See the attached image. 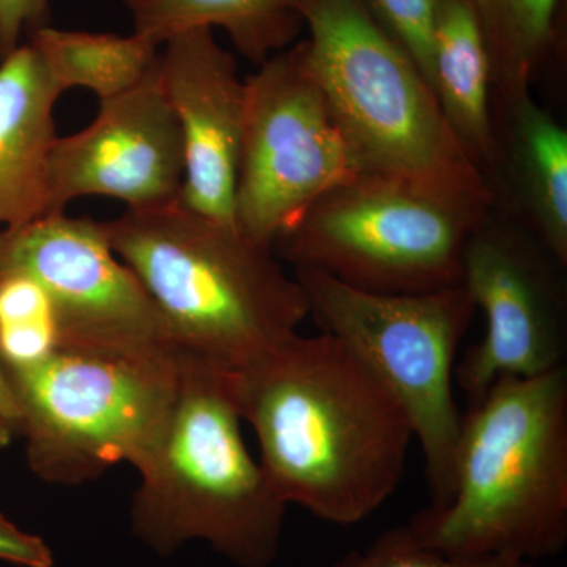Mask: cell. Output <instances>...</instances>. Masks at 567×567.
<instances>
[{
    "instance_id": "cell-1",
    "label": "cell",
    "mask_w": 567,
    "mask_h": 567,
    "mask_svg": "<svg viewBox=\"0 0 567 567\" xmlns=\"http://www.w3.org/2000/svg\"><path fill=\"white\" fill-rule=\"evenodd\" d=\"M241 420L287 505L354 525L385 505L415 442L404 406L379 375L328 333H297L233 371Z\"/></svg>"
},
{
    "instance_id": "cell-2",
    "label": "cell",
    "mask_w": 567,
    "mask_h": 567,
    "mask_svg": "<svg viewBox=\"0 0 567 567\" xmlns=\"http://www.w3.org/2000/svg\"><path fill=\"white\" fill-rule=\"evenodd\" d=\"M409 527L456 557L539 561L567 544V368L506 377L462 415L453 494Z\"/></svg>"
},
{
    "instance_id": "cell-3",
    "label": "cell",
    "mask_w": 567,
    "mask_h": 567,
    "mask_svg": "<svg viewBox=\"0 0 567 567\" xmlns=\"http://www.w3.org/2000/svg\"><path fill=\"white\" fill-rule=\"evenodd\" d=\"M104 226L182 352L240 371L297 334L309 317L297 278L271 246L237 223L207 218L177 200L125 210Z\"/></svg>"
},
{
    "instance_id": "cell-4",
    "label": "cell",
    "mask_w": 567,
    "mask_h": 567,
    "mask_svg": "<svg viewBox=\"0 0 567 567\" xmlns=\"http://www.w3.org/2000/svg\"><path fill=\"white\" fill-rule=\"evenodd\" d=\"M178 352L173 410L136 466L133 535L159 557L203 540L237 567H274L289 505L246 446L233 371Z\"/></svg>"
},
{
    "instance_id": "cell-5",
    "label": "cell",
    "mask_w": 567,
    "mask_h": 567,
    "mask_svg": "<svg viewBox=\"0 0 567 567\" xmlns=\"http://www.w3.org/2000/svg\"><path fill=\"white\" fill-rule=\"evenodd\" d=\"M309 65L364 173L494 204L486 174L447 123L415 62L363 0H301Z\"/></svg>"
},
{
    "instance_id": "cell-6",
    "label": "cell",
    "mask_w": 567,
    "mask_h": 567,
    "mask_svg": "<svg viewBox=\"0 0 567 567\" xmlns=\"http://www.w3.org/2000/svg\"><path fill=\"white\" fill-rule=\"evenodd\" d=\"M9 377L29 468L43 483L80 486L144 461L177 398L181 352L59 344Z\"/></svg>"
},
{
    "instance_id": "cell-7",
    "label": "cell",
    "mask_w": 567,
    "mask_h": 567,
    "mask_svg": "<svg viewBox=\"0 0 567 567\" xmlns=\"http://www.w3.org/2000/svg\"><path fill=\"white\" fill-rule=\"evenodd\" d=\"M492 204L409 178L361 173L320 197L274 244L293 270L364 292L416 295L462 284L470 238Z\"/></svg>"
},
{
    "instance_id": "cell-8",
    "label": "cell",
    "mask_w": 567,
    "mask_h": 567,
    "mask_svg": "<svg viewBox=\"0 0 567 567\" xmlns=\"http://www.w3.org/2000/svg\"><path fill=\"white\" fill-rule=\"evenodd\" d=\"M293 276L309 316L364 361L404 406L424 457L431 507L453 494L462 415L454 398L458 344L476 306L464 284L416 295L364 292L320 271Z\"/></svg>"
},
{
    "instance_id": "cell-9",
    "label": "cell",
    "mask_w": 567,
    "mask_h": 567,
    "mask_svg": "<svg viewBox=\"0 0 567 567\" xmlns=\"http://www.w3.org/2000/svg\"><path fill=\"white\" fill-rule=\"evenodd\" d=\"M235 219L271 246L363 164L309 65L306 43L271 55L245 80Z\"/></svg>"
},
{
    "instance_id": "cell-10",
    "label": "cell",
    "mask_w": 567,
    "mask_h": 567,
    "mask_svg": "<svg viewBox=\"0 0 567 567\" xmlns=\"http://www.w3.org/2000/svg\"><path fill=\"white\" fill-rule=\"evenodd\" d=\"M561 265L537 241L486 219L466 245L462 284L486 331L454 371L468 405L506 377H537L566 368L567 331Z\"/></svg>"
},
{
    "instance_id": "cell-11",
    "label": "cell",
    "mask_w": 567,
    "mask_h": 567,
    "mask_svg": "<svg viewBox=\"0 0 567 567\" xmlns=\"http://www.w3.org/2000/svg\"><path fill=\"white\" fill-rule=\"evenodd\" d=\"M9 271L31 276L47 292L61 344L174 346L140 279L115 256L104 223L55 213L0 229V274Z\"/></svg>"
},
{
    "instance_id": "cell-12",
    "label": "cell",
    "mask_w": 567,
    "mask_h": 567,
    "mask_svg": "<svg viewBox=\"0 0 567 567\" xmlns=\"http://www.w3.org/2000/svg\"><path fill=\"white\" fill-rule=\"evenodd\" d=\"M156 65L128 92L100 102L87 128L54 141L48 175L50 215L85 196L111 197L136 212L177 203L185 155L181 126Z\"/></svg>"
},
{
    "instance_id": "cell-13",
    "label": "cell",
    "mask_w": 567,
    "mask_h": 567,
    "mask_svg": "<svg viewBox=\"0 0 567 567\" xmlns=\"http://www.w3.org/2000/svg\"><path fill=\"white\" fill-rule=\"evenodd\" d=\"M162 47L156 70L181 126L185 155L178 203L207 218L237 223L246 95L237 61L212 29L177 33Z\"/></svg>"
},
{
    "instance_id": "cell-14",
    "label": "cell",
    "mask_w": 567,
    "mask_h": 567,
    "mask_svg": "<svg viewBox=\"0 0 567 567\" xmlns=\"http://www.w3.org/2000/svg\"><path fill=\"white\" fill-rule=\"evenodd\" d=\"M54 87L39 54L22 44L0 61V226L50 215L48 175L55 134Z\"/></svg>"
},
{
    "instance_id": "cell-15",
    "label": "cell",
    "mask_w": 567,
    "mask_h": 567,
    "mask_svg": "<svg viewBox=\"0 0 567 567\" xmlns=\"http://www.w3.org/2000/svg\"><path fill=\"white\" fill-rule=\"evenodd\" d=\"M491 52L470 0H439L431 87L457 140L481 167L498 162L491 112Z\"/></svg>"
},
{
    "instance_id": "cell-16",
    "label": "cell",
    "mask_w": 567,
    "mask_h": 567,
    "mask_svg": "<svg viewBox=\"0 0 567 567\" xmlns=\"http://www.w3.org/2000/svg\"><path fill=\"white\" fill-rule=\"evenodd\" d=\"M134 33L162 47L192 29H223L235 50L260 65L286 50L303 25L301 0H123Z\"/></svg>"
},
{
    "instance_id": "cell-17",
    "label": "cell",
    "mask_w": 567,
    "mask_h": 567,
    "mask_svg": "<svg viewBox=\"0 0 567 567\" xmlns=\"http://www.w3.org/2000/svg\"><path fill=\"white\" fill-rule=\"evenodd\" d=\"M511 107V151L522 203L537 244L561 267L567 265V133L550 112L520 92Z\"/></svg>"
},
{
    "instance_id": "cell-18",
    "label": "cell",
    "mask_w": 567,
    "mask_h": 567,
    "mask_svg": "<svg viewBox=\"0 0 567 567\" xmlns=\"http://www.w3.org/2000/svg\"><path fill=\"white\" fill-rule=\"evenodd\" d=\"M29 44L59 92L85 89L103 100L140 84L158 62V44L145 37L63 31L50 24L29 33Z\"/></svg>"
},
{
    "instance_id": "cell-19",
    "label": "cell",
    "mask_w": 567,
    "mask_h": 567,
    "mask_svg": "<svg viewBox=\"0 0 567 567\" xmlns=\"http://www.w3.org/2000/svg\"><path fill=\"white\" fill-rule=\"evenodd\" d=\"M559 0H488L480 14L494 80L505 99L528 91L547 54Z\"/></svg>"
},
{
    "instance_id": "cell-20",
    "label": "cell",
    "mask_w": 567,
    "mask_h": 567,
    "mask_svg": "<svg viewBox=\"0 0 567 567\" xmlns=\"http://www.w3.org/2000/svg\"><path fill=\"white\" fill-rule=\"evenodd\" d=\"M61 344L47 292L31 276L0 274V358L7 372L39 361Z\"/></svg>"
},
{
    "instance_id": "cell-21",
    "label": "cell",
    "mask_w": 567,
    "mask_h": 567,
    "mask_svg": "<svg viewBox=\"0 0 567 567\" xmlns=\"http://www.w3.org/2000/svg\"><path fill=\"white\" fill-rule=\"evenodd\" d=\"M331 567H537L528 559L484 555L456 557L427 546L412 528L386 529L363 550H352Z\"/></svg>"
},
{
    "instance_id": "cell-22",
    "label": "cell",
    "mask_w": 567,
    "mask_h": 567,
    "mask_svg": "<svg viewBox=\"0 0 567 567\" xmlns=\"http://www.w3.org/2000/svg\"><path fill=\"white\" fill-rule=\"evenodd\" d=\"M363 3L431 85L439 0H363Z\"/></svg>"
},
{
    "instance_id": "cell-23",
    "label": "cell",
    "mask_w": 567,
    "mask_h": 567,
    "mask_svg": "<svg viewBox=\"0 0 567 567\" xmlns=\"http://www.w3.org/2000/svg\"><path fill=\"white\" fill-rule=\"evenodd\" d=\"M50 0H0V61L20 47L22 32L50 24Z\"/></svg>"
},
{
    "instance_id": "cell-24",
    "label": "cell",
    "mask_w": 567,
    "mask_h": 567,
    "mask_svg": "<svg viewBox=\"0 0 567 567\" xmlns=\"http://www.w3.org/2000/svg\"><path fill=\"white\" fill-rule=\"evenodd\" d=\"M0 561L20 567H52L54 555L40 536L24 532L0 514Z\"/></svg>"
},
{
    "instance_id": "cell-25",
    "label": "cell",
    "mask_w": 567,
    "mask_h": 567,
    "mask_svg": "<svg viewBox=\"0 0 567 567\" xmlns=\"http://www.w3.org/2000/svg\"><path fill=\"white\" fill-rule=\"evenodd\" d=\"M0 424L9 427L14 435L21 432V413L17 395L11 386L9 372L0 358Z\"/></svg>"
},
{
    "instance_id": "cell-26",
    "label": "cell",
    "mask_w": 567,
    "mask_h": 567,
    "mask_svg": "<svg viewBox=\"0 0 567 567\" xmlns=\"http://www.w3.org/2000/svg\"><path fill=\"white\" fill-rule=\"evenodd\" d=\"M13 432L10 431L6 425L0 424V450L10 445L11 440H13Z\"/></svg>"
}]
</instances>
